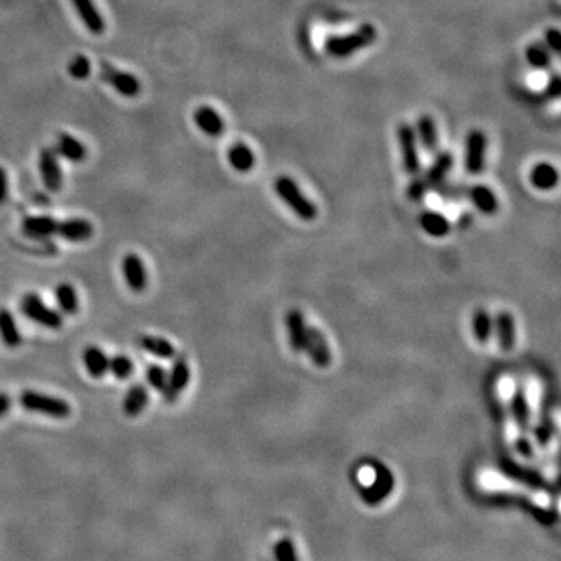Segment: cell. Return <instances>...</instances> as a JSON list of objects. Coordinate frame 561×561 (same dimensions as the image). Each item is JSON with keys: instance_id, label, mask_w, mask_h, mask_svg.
Masks as SVG:
<instances>
[{"instance_id": "ee69618b", "label": "cell", "mask_w": 561, "mask_h": 561, "mask_svg": "<svg viewBox=\"0 0 561 561\" xmlns=\"http://www.w3.org/2000/svg\"><path fill=\"white\" fill-rule=\"evenodd\" d=\"M6 198H8V176L5 169L0 167V206L6 202Z\"/></svg>"}, {"instance_id": "8992f818", "label": "cell", "mask_w": 561, "mask_h": 561, "mask_svg": "<svg viewBox=\"0 0 561 561\" xmlns=\"http://www.w3.org/2000/svg\"><path fill=\"white\" fill-rule=\"evenodd\" d=\"M485 502L489 503V506H494V507L521 508L524 511H527V513L534 517V520H536L539 524L546 525V527H549V525H552L557 521L555 511L539 507V506H536V503L529 501L527 498H522V496L507 494V493H494V494H488L485 498Z\"/></svg>"}, {"instance_id": "4fadbf2b", "label": "cell", "mask_w": 561, "mask_h": 561, "mask_svg": "<svg viewBox=\"0 0 561 561\" xmlns=\"http://www.w3.org/2000/svg\"><path fill=\"white\" fill-rule=\"evenodd\" d=\"M122 273L124 279L126 281V286L130 287L133 292L140 293L147 289L148 284V275L147 268L144 265L140 256L134 253H128L122 258Z\"/></svg>"}, {"instance_id": "3957f363", "label": "cell", "mask_w": 561, "mask_h": 561, "mask_svg": "<svg viewBox=\"0 0 561 561\" xmlns=\"http://www.w3.org/2000/svg\"><path fill=\"white\" fill-rule=\"evenodd\" d=\"M19 404L27 411L55 418V420H66L72 414V407H70V404L66 400L58 396L34 392V390H24L19 395Z\"/></svg>"}, {"instance_id": "836d02e7", "label": "cell", "mask_w": 561, "mask_h": 561, "mask_svg": "<svg viewBox=\"0 0 561 561\" xmlns=\"http://www.w3.org/2000/svg\"><path fill=\"white\" fill-rule=\"evenodd\" d=\"M525 58L534 69L544 70L549 69L552 64V53L548 51L543 42H534L525 48Z\"/></svg>"}, {"instance_id": "4dcf8cb0", "label": "cell", "mask_w": 561, "mask_h": 561, "mask_svg": "<svg viewBox=\"0 0 561 561\" xmlns=\"http://www.w3.org/2000/svg\"><path fill=\"white\" fill-rule=\"evenodd\" d=\"M228 161L234 170L245 173V172H250V170L254 167L256 158H254V153L251 152L250 147L245 145L244 142H237V144L230 147Z\"/></svg>"}, {"instance_id": "484cf974", "label": "cell", "mask_w": 561, "mask_h": 561, "mask_svg": "<svg viewBox=\"0 0 561 561\" xmlns=\"http://www.w3.org/2000/svg\"><path fill=\"white\" fill-rule=\"evenodd\" d=\"M0 338H2L4 345L11 350L22 343V336L18 328L16 318L5 308H0Z\"/></svg>"}, {"instance_id": "5bb4252c", "label": "cell", "mask_w": 561, "mask_h": 561, "mask_svg": "<svg viewBox=\"0 0 561 561\" xmlns=\"http://www.w3.org/2000/svg\"><path fill=\"white\" fill-rule=\"evenodd\" d=\"M39 172L47 190L58 192L62 187V172L58 162V154L51 148H44L39 153Z\"/></svg>"}, {"instance_id": "8fae6325", "label": "cell", "mask_w": 561, "mask_h": 561, "mask_svg": "<svg viewBox=\"0 0 561 561\" xmlns=\"http://www.w3.org/2000/svg\"><path fill=\"white\" fill-rule=\"evenodd\" d=\"M100 77L110 84V86L117 91L120 95L124 97H134L139 94L140 83L136 77H133L130 72H124L117 67L111 66L108 62H102Z\"/></svg>"}, {"instance_id": "f1b7e54d", "label": "cell", "mask_w": 561, "mask_h": 561, "mask_svg": "<svg viewBox=\"0 0 561 561\" xmlns=\"http://www.w3.org/2000/svg\"><path fill=\"white\" fill-rule=\"evenodd\" d=\"M530 183L539 190H550L557 186L558 172L549 162H539L530 172Z\"/></svg>"}, {"instance_id": "ba28073f", "label": "cell", "mask_w": 561, "mask_h": 561, "mask_svg": "<svg viewBox=\"0 0 561 561\" xmlns=\"http://www.w3.org/2000/svg\"><path fill=\"white\" fill-rule=\"evenodd\" d=\"M396 138L401 148L404 169L410 175H416L420 172V154H418V139L415 130L409 124L397 125Z\"/></svg>"}, {"instance_id": "7c38bea8", "label": "cell", "mask_w": 561, "mask_h": 561, "mask_svg": "<svg viewBox=\"0 0 561 561\" xmlns=\"http://www.w3.org/2000/svg\"><path fill=\"white\" fill-rule=\"evenodd\" d=\"M487 136L484 131L473 130L468 133L466 138V154H465V166L471 175H479L485 167V154H487Z\"/></svg>"}, {"instance_id": "60d3db41", "label": "cell", "mask_w": 561, "mask_h": 561, "mask_svg": "<svg viewBox=\"0 0 561 561\" xmlns=\"http://www.w3.org/2000/svg\"><path fill=\"white\" fill-rule=\"evenodd\" d=\"M561 94V78L558 74H553L548 84H546V89H544V95L550 98V100H557Z\"/></svg>"}, {"instance_id": "e575fe53", "label": "cell", "mask_w": 561, "mask_h": 561, "mask_svg": "<svg viewBox=\"0 0 561 561\" xmlns=\"http://www.w3.org/2000/svg\"><path fill=\"white\" fill-rule=\"evenodd\" d=\"M473 331H474L475 338H477L480 343L488 342L489 336H491V332H493V322L487 310L479 309L477 312H475L473 317Z\"/></svg>"}, {"instance_id": "ac0fdd59", "label": "cell", "mask_w": 561, "mask_h": 561, "mask_svg": "<svg viewBox=\"0 0 561 561\" xmlns=\"http://www.w3.org/2000/svg\"><path fill=\"white\" fill-rule=\"evenodd\" d=\"M148 401H150V395L144 383H133L124 396V414L130 418L139 416L148 406Z\"/></svg>"}, {"instance_id": "74e56055", "label": "cell", "mask_w": 561, "mask_h": 561, "mask_svg": "<svg viewBox=\"0 0 561 561\" xmlns=\"http://www.w3.org/2000/svg\"><path fill=\"white\" fill-rule=\"evenodd\" d=\"M273 555L276 561H298L295 544L292 543V539L289 538L279 539V541L275 544Z\"/></svg>"}, {"instance_id": "30bf717a", "label": "cell", "mask_w": 561, "mask_h": 561, "mask_svg": "<svg viewBox=\"0 0 561 561\" xmlns=\"http://www.w3.org/2000/svg\"><path fill=\"white\" fill-rule=\"evenodd\" d=\"M501 470L503 474L507 475V477L520 482V484H524L534 489H539V491H550L552 489L549 482L546 480L538 471L517 465L516 461L510 460V458H503L501 461Z\"/></svg>"}, {"instance_id": "44dd1931", "label": "cell", "mask_w": 561, "mask_h": 561, "mask_svg": "<svg viewBox=\"0 0 561 561\" xmlns=\"http://www.w3.org/2000/svg\"><path fill=\"white\" fill-rule=\"evenodd\" d=\"M194 120L195 125L200 128V130L208 134V136H220L225 130L223 119L220 117L218 112L211 108V106H200L194 112Z\"/></svg>"}, {"instance_id": "8d00e7d4", "label": "cell", "mask_w": 561, "mask_h": 561, "mask_svg": "<svg viewBox=\"0 0 561 561\" xmlns=\"http://www.w3.org/2000/svg\"><path fill=\"white\" fill-rule=\"evenodd\" d=\"M147 382L150 383V387L154 388L156 392L162 393L167 385V370L159 365H150L145 371Z\"/></svg>"}, {"instance_id": "9c48e42d", "label": "cell", "mask_w": 561, "mask_h": 561, "mask_svg": "<svg viewBox=\"0 0 561 561\" xmlns=\"http://www.w3.org/2000/svg\"><path fill=\"white\" fill-rule=\"evenodd\" d=\"M190 382V367L189 362L184 359L183 356L176 357L170 371H167V385L164 388V392L161 395L164 396L166 402L173 404L178 401L180 395L186 390Z\"/></svg>"}, {"instance_id": "1f68e13d", "label": "cell", "mask_w": 561, "mask_h": 561, "mask_svg": "<svg viewBox=\"0 0 561 561\" xmlns=\"http://www.w3.org/2000/svg\"><path fill=\"white\" fill-rule=\"evenodd\" d=\"M55 300L58 303V308L67 315H75L80 308V301H78V293L72 284L61 282L55 289Z\"/></svg>"}, {"instance_id": "5b68a950", "label": "cell", "mask_w": 561, "mask_h": 561, "mask_svg": "<svg viewBox=\"0 0 561 561\" xmlns=\"http://www.w3.org/2000/svg\"><path fill=\"white\" fill-rule=\"evenodd\" d=\"M19 309L22 312V315H25L28 319H32L33 323H37L42 328L47 329H61L62 328V315L56 309L48 308L44 303V300L33 292L25 293L20 298Z\"/></svg>"}, {"instance_id": "277c9868", "label": "cell", "mask_w": 561, "mask_h": 561, "mask_svg": "<svg viewBox=\"0 0 561 561\" xmlns=\"http://www.w3.org/2000/svg\"><path fill=\"white\" fill-rule=\"evenodd\" d=\"M275 190L276 194L281 197V200L286 203L298 217L306 220V222L317 218L318 216L317 206L303 194L301 189L298 187V184L292 178H289V176H279V178L275 181Z\"/></svg>"}, {"instance_id": "7402d4cb", "label": "cell", "mask_w": 561, "mask_h": 561, "mask_svg": "<svg viewBox=\"0 0 561 561\" xmlns=\"http://www.w3.org/2000/svg\"><path fill=\"white\" fill-rule=\"evenodd\" d=\"M83 364L92 378L100 379L106 373H108L110 357L106 356V352L102 350V348L91 345V346L84 348Z\"/></svg>"}, {"instance_id": "2e32d148", "label": "cell", "mask_w": 561, "mask_h": 561, "mask_svg": "<svg viewBox=\"0 0 561 561\" xmlns=\"http://www.w3.org/2000/svg\"><path fill=\"white\" fill-rule=\"evenodd\" d=\"M56 234L64 240L72 244L86 242L94 234V226L89 220L84 218H67L58 223V231Z\"/></svg>"}, {"instance_id": "d590c367", "label": "cell", "mask_w": 561, "mask_h": 561, "mask_svg": "<svg viewBox=\"0 0 561 561\" xmlns=\"http://www.w3.org/2000/svg\"><path fill=\"white\" fill-rule=\"evenodd\" d=\"M108 371H111L116 379L125 381L133 373V362L130 357L124 356V354H117V356L110 359Z\"/></svg>"}, {"instance_id": "83f0119b", "label": "cell", "mask_w": 561, "mask_h": 561, "mask_svg": "<svg viewBox=\"0 0 561 561\" xmlns=\"http://www.w3.org/2000/svg\"><path fill=\"white\" fill-rule=\"evenodd\" d=\"M139 345L145 352L158 359H173L176 356L175 346L164 337L158 336H140Z\"/></svg>"}, {"instance_id": "7a4b0ae2", "label": "cell", "mask_w": 561, "mask_h": 561, "mask_svg": "<svg viewBox=\"0 0 561 561\" xmlns=\"http://www.w3.org/2000/svg\"><path fill=\"white\" fill-rule=\"evenodd\" d=\"M452 166H454V156L451 152L437 153L434 162H432V166L429 167L428 172H425V175L411 180L410 186L407 189V195L410 200L420 202L430 189L442 186L446 175L449 173Z\"/></svg>"}, {"instance_id": "f546056e", "label": "cell", "mask_w": 561, "mask_h": 561, "mask_svg": "<svg viewBox=\"0 0 561 561\" xmlns=\"http://www.w3.org/2000/svg\"><path fill=\"white\" fill-rule=\"evenodd\" d=\"M510 409H511V415H513L520 430L524 432V434L525 432H529V429H530V407H529L527 397H525V393L522 388H517L513 393V396H511Z\"/></svg>"}, {"instance_id": "cb8c5ba5", "label": "cell", "mask_w": 561, "mask_h": 561, "mask_svg": "<svg viewBox=\"0 0 561 561\" xmlns=\"http://www.w3.org/2000/svg\"><path fill=\"white\" fill-rule=\"evenodd\" d=\"M468 195H470V200L482 214L493 216L499 208L498 198H496L494 192L488 186H484V184H475V186H471L470 190H468Z\"/></svg>"}, {"instance_id": "52a82bcc", "label": "cell", "mask_w": 561, "mask_h": 561, "mask_svg": "<svg viewBox=\"0 0 561 561\" xmlns=\"http://www.w3.org/2000/svg\"><path fill=\"white\" fill-rule=\"evenodd\" d=\"M374 480L368 487H360V496L368 506H379L393 491L395 477L392 471L382 463H374Z\"/></svg>"}, {"instance_id": "f6af8a7d", "label": "cell", "mask_w": 561, "mask_h": 561, "mask_svg": "<svg viewBox=\"0 0 561 561\" xmlns=\"http://www.w3.org/2000/svg\"><path fill=\"white\" fill-rule=\"evenodd\" d=\"M11 404H13V401H11L10 395L0 393V420H2L4 416L8 415V411L11 409Z\"/></svg>"}, {"instance_id": "ffe728a7", "label": "cell", "mask_w": 561, "mask_h": 561, "mask_svg": "<svg viewBox=\"0 0 561 561\" xmlns=\"http://www.w3.org/2000/svg\"><path fill=\"white\" fill-rule=\"evenodd\" d=\"M70 2L91 33L102 34L105 32V20L92 0H70Z\"/></svg>"}, {"instance_id": "d6a6232c", "label": "cell", "mask_w": 561, "mask_h": 561, "mask_svg": "<svg viewBox=\"0 0 561 561\" xmlns=\"http://www.w3.org/2000/svg\"><path fill=\"white\" fill-rule=\"evenodd\" d=\"M421 228L434 237H443L451 230V223L447 218L435 211H425L420 217Z\"/></svg>"}, {"instance_id": "6da1fadb", "label": "cell", "mask_w": 561, "mask_h": 561, "mask_svg": "<svg viewBox=\"0 0 561 561\" xmlns=\"http://www.w3.org/2000/svg\"><path fill=\"white\" fill-rule=\"evenodd\" d=\"M378 38V30L371 24L360 25L352 33L342 37H329L324 42V51L334 58H346L356 52L371 46Z\"/></svg>"}, {"instance_id": "f35d334b", "label": "cell", "mask_w": 561, "mask_h": 561, "mask_svg": "<svg viewBox=\"0 0 561 561\" xmlns=\"http://www.w3.org/2000/svg\"><path fill=\"white\" fill-rule=\"evenodd\" d=\"M69 74L75 80H86L91 74V61L84 55H77L69 62Z\"/></svg>"}, {"instance_id": "9a60e30c", "label": "cell", "mask_w": 561, "mask_h": 561, "mask_svg": "<svg viewBox=\"0 0 561 561\" xmlns=\"http://www.w3.org/2000/svg\"><path fill=\"white\" fill-rule=\"evenodd\" d=\"M304 351L309 354L312 362L319 368H326L331 365L332 354L331 348L326 342V337L319 332L317 328H308V337L306 345H304Z\"/></svg>"}, {"instance_id": "ab89813d", "label": "cell", "mask_w": 561, "mask_h": 561, "mask_svg": "<svg viewBox=\"0 0 561 561\" xmlns=\"http://www.w3.org/2000/svg\"><path fill=\"white\" fill-rule=\"evenodd\" d=\"M544 38H546L544 46L548 47V51L550 53H553V55H560V51H561V34H560V32L557 30V28H549V30L546 32Z\"/></svg>"}, {"instance_id": "b9f144b4", "label": "cell", "mask_w": 561, "mask_h": 561, "mask_svg": "<svg viewBox=\"0 0 561 561\" xmlns=\"http://www.w3.org/2000/svg\"><path fill=\"white\" fill-rule=\"evenodd\" d=\"M440 189V194H442L444 198H458L460 195H463V189L461 186H457V184H451V186H438Z\"/></svg>"}, {"instance_id": "e0dca14e", "label": "cell", "mask_w": 561, "mask_h": 561, "mask_svg": "<svg viewBox=\"0 0 561 561\" xmlns=\"http://www.w3.org/2000/svg\"><path fill=\"white\" fill-rule=\"evenodd\" d=\"M58 220L48 216H33L22 220V232L30 239H47L58 231Z\"/></svg>"}, {"instance_id": "bcb514c9", "label": "cell", "mask_w": 561, "mask_h": 561, "mask_svg": "<svg viewBox=\"0 0 561 561\" xmlns=\"http://www.w3.org/2000/svg\"><path fill=\"white\" fill-rule=\"evenodd\" d=\"M265 561H267V560H265Z\"/></svg>"}, {"instance_id": "d6986e66", "label": "cell", "mask_w": 561, "mask_h": 561, "mask_svg": "<svg viewBox=\"0 0 561 561\" xmlns=\"http://www.w3.org/2000/svg\"><path fill=\"white\" fill-rule=\"evenodd\" d=\"M286 326L289 331V342L290 346L293 348V351L296 352L304 351V345H306V337H308V326L306 322H304L301 312L296 309L287 312Z\"/></svg>"}, {"instance_id": "4316f807", "label": "cell", "mask_w": 561, "mask_h": 561, "mask_svg": "<svg viewBox=\"0 0 561 561\" xmlns=\"http://www.w3.org/2000/svg\"><path fill=\"white\" fill-rule=\"evenodd\" d=\"M55 152L56 154H60L62 158L72 162H81L86 158V148H84L81 142L66 133H61L58 139H56Z\"/></svg>"}, {"instance_id": "d4e9b609", "label": "cell", "mask_w": 561, "mask_h": 561, "mask_svg": "<svg viewBox=\"0 0 561 561\" xmlns=\"http://www.w3.org/2000/svg\"><path fill=\"white\" fill-rule=\"evenodd\" d=\"M496 334L498 342L503 351H511L516 345V324L515 318L508 312H501L496 317Z\"/></svg>"}, {"instance_id": "603a6c76", "label": "cell", "mask_w": 561, "mask_h": 561, "mask_svg": "<svg viewBox=\"0 0 561 561\" xmlns=\"http://www.w3.org/2000/svg\"><path fill=\"white\" fill-rule=\"evenodd\" d=\"M416 139H420L421 145L428 153H435L440 145L438 130L435 125V120L428 114H423L416 122Z\"/></svg>"}, {"instance_id": "7bdbcfd3", "label": "cell", "mask_w": 561, "mask_h": 561, "mask_svg": "<svg viewBox=\"0 0 561 561\" xmlns=\"http://www.w3.org/2000/svg\"><path fill=\"white\" fill-rule=\"evenodd\" d=\"M516 449H517V452H520L521 456H524L525 458L534 457V447H532V444H530V442H529L527 438L521 437L520 440H517V442H516Z\"/></svg>"}]
</instances>
